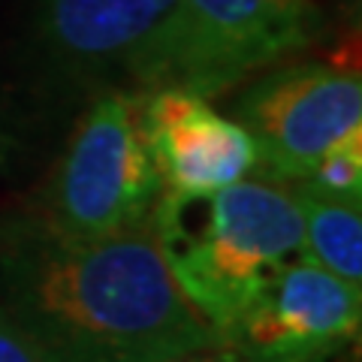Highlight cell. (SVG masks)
Segmentation results:
<instances>
[{"label": "cell", "mask_w": 362, "mask_h": 362, "mask_svg": "<svg viewBox=\"0 0 362 362\" xmlns=\"http://www.w3.org/2000/svg\"><path fill=\"white\" fill-rule=\"evenodd\" d=\"M0 305L45 362H173L218 344L187 296L154 211L103 235H66L37 211L0 221Z\"/></svg>", "instance_id": "obj_1"}, {"label": "cell", "mask_w": 362, "mask_h": 362, "mask_svg": "<svg viewBox=\"0 0 362 362\" xmlns=\"http://www.w3.org/2000/svg\"><path fill=\"white\" fill-rule=\"evenodd\" d=\"M317 33L311 0H175L166 18L130 52L145 85L221 97Z\"/></svg>", "instance_id": "obj_2"}, {"label": "cell", "mask_w": 362, "mask_h": 362, "mask_svg": "<svg viewBox=\"0 0 362 362\" xmlns=\"http://www.w3.org/2000/svg\"><path fill=\"white\" fill-rule=\"evenodd\" d=\"M157 218V214H154ZM173 269L218 335L254 296L269 269L302 251V209L293 181L239 178L209 197L197 233L160 223Z\"/></svg>", "instance_id": "obj_3"}, {"label": "cell", "mask_w": 362, "mask_h": 362, "mask_svg": "<svg viewBox=\"0 0 362 362\" xmlns=\"http://www.w3.org/2000/svg\"><path fill=\"white\" fill-rule=\"evenodd\" d=\"M142 109L145 90H109L85 112L33 209L45 223L66 235H103L154 211L163 185Z\"/></svg>", "instance_id": "obj_4"}, {"label": "cell", "mask_w": 362, "mask_h": 362, "mask_svg": "<svg viewBox=\"0 0 362 362\" xmlns=\"http://www.w3.org/2000/svg\"><path fill=\"white\" fill-rule=\"evenodd\" d=\"M362 290L299 257L266 272L211 347L214 362H326L359 335Z\"/></svg>", "instance_id": "obj_5"}, {"label": "cell", "mask_w": 362, "mask_h": 362, "mask_svg": "<svg viewBox=\"0 0 362 362\" xmlns=\"http://www.w3.org/2000/svg\"><path fill=\"white\" fill-rule=\"evenodd\" d=\"M235 115L257 145L259 173L299 181L332 145L362 130V78L350 64H290L257 78Z\"/></svg>", "instance_id": "obj_6"}, {"label": "cell", "mask_w": 362, "mask_h": 362, "mask_svg": "<svg viewBox=\"0 0 362 362\" xmlns=\"http://www.w3.org/2000/svg\"><path fill=\"white\" fill-rule=\"evenodd\" d=\"M148 136L163 199L199 202L257 169V145L239 121L223 118L209 100L178 88L145 90Z\"/></svg>", "instance_id": "obj_7"}, {"label": "cell", "mask_w": 362, "mask_h": 362, "mask_svg": "<svg viewBox=\"0 0 362 362\" xmlns=\"http://www.w3.org/2000/svg\"><path fill=\"white\" fill-rule=\"evenodd\" d=\"M175 0H49L52 33L82 58L130 54Z\"/></svg>", "instance_id": "obj_8"}, {"label": "cell", "mask_w": 362, "mask_h": 362, "mask_svg": "<svg viewBox=\"0 0 362 362\" xmlns=\"http://www.w3.org/2000/svg\"><path fill=\"white\" fill-rule=\"evenodd\" d=\"M302 209V257L347 284L362 281V199L329 197L293 181Z\"/></svg>", "instance_id": "obj_9"}, {"label": "cell", "mask_w": 362, "mask_h": 362, "mask_svg": "<svg viewBox=\"0 0 362 362\" xmlns=\"http://www.w3.org/2000/svg\"><path fill=\"white\" fill-rule=\"evenodd\" d=\"M308 187L329 197H359L362 199V130L332 145L305 178Z\"/></svg>", "instance_id": "obj_10"}, {"label": "cell", "mask_w": 362, "mask_h": 362, "mask_svg": "<svg viewBox=\"0 0 362 362\" xmlns=\"http://www.w3.org/2000/svg\"><path fill=\"white\" fill-rule=\"evenodd\" d=\"M0 362H45L37 344L21 332V326L0 305Z\"/></svg>", "instance_id": "obj_11"}, {"label": "cell", "mask_w": 362, "mask_h": 362, "mask_svg": "<svg viewBox=\"0 0 362 362\" xmlns=\"http://www.w3.org/2000/svg\"><path fill=\"white\" fill-rule=\"evenodd\" d=\"M173 362H214V356H211V350H202V354L181 356V359H173Z\"/></svg>", "instance_id": "obj_12"}]
</instances>
